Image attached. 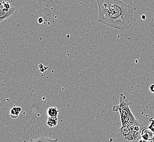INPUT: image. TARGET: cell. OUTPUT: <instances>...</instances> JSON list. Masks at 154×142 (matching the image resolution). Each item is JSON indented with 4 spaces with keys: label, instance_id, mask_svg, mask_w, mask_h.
<instances>
[{
    "label": "cell",
    "instance_id": "11",
    "mask_svg": "<svg viewBox=\"0 0 154 142\" xmlns=\"http://www.w3.org/2000/svg\"><path fill=\"white\" fill-rule=\"evenodd\" d=\"M149 90L150 92L154 94V84H152V85L149 86Z\"/></svg>",
    "mask_w": 154,
    "mask_h": 142
},
{
    "label": "cell",
    "instance_id": "10",
    "mask_svg": "<svg viewBox=\"0 0 154 142\" xmlns=\"http://www.w3.org/2000/svg\"><path fill=\"white\" fill-rule=\"evenodd\" d=\"M149 121L151 122H150V125L148 126L151 130L152 131V132H154V118H151L149 120Z\"/></svg>",
    "mask_w": 154,
    "mask_h": 142
},
{
    "label": "cell",
    "instance_id": "12",
    "mask_svg": "<svg viewBox=\"0 0 154 142\" xmlns=\"http://www.w3.org/2000/svg\"><path fill=\"white\" fill-rule=\"evenodd\" d=\"M38 21L39 24H42L43 22V20L42 18H39L38 19Z\"/></svg>",
    "mask_w": 154,
    "mask_h": 142
},
{
    "label": "cell",
    "instance_id": "7",
    "mask_svg": "<svg viewBox=\"0 0 154 142\" xmlns=\"http://www.w3.org/2000/svg\"><path fill=\"white\" fill-rule=\"evenodd\" d=\"M59 110L55 106H51L47 110V114L48 117H58Z\"/></svg>",
    "mask_w": 154,
    "mask_h": 142
},
{
    "label": "cell",
    "instance_id": "5",
    "mask_svg": "<svg viewBox=\"0 0 154 142\" xmlns=\"http://www.w3.org/2000/svg\"><path fill=\"white\" fill-rule=\"evenodd\" d=\"M141 139L148 142L154 141V134L152 131L149 127H145L140 131Z\"/></svg>",
    "mask_w": 154,
    "mask_h": 142
},
{
    "label": "cell",
    "instance_id": "14",
    "mask_svg": "<svg viewBox=\"0 0 154 142\" xmlns=\"http://www.w3.org/2000/svg\"><path fill=\"white\" fill-rule=\"evenodd\" d=\"M58 142V140H57V141H56V142Z\"/></svg>",
    "mask_w": 154,
    "mask_h": 142
},
{
    "label": "cell",
    "instance_id": "9",
    "mask_svg": "<svg viewBox=\"0 0 154 142\" xmlns=\"http://www.w3.org/2000/svg\"><path fill=\"white\" fill-rule=\"evenodd\" d=\"M58 124V117H48L47 124L49 127L57 126Z\"/></svg>",
    "mask_w": 154,
    "mask_h": 142
},
{
    "label": "cell",
    "instance_id": "13",
    "mask_svg": "<svg viewBox=\"0 0 154 142\" xmlns=\"http://www.w3.org/2000/svg\"><path fill=\"white\" fill-rule=\"evenodd\" d=\"M138 142H146V141H145V140H143V139H140V140H139V141Z\"/></svg>",
    "mask_w": 154,
    "mask_h": 142
},
{
    "label": "cell",
    "instance_id": "2",
    "mask_svg": "<svg viewBox=\"0 0 154 142\" xmlns=\"http://www.w3.org/2000/svg\"><path fill=\"white\" fill-rule=\"evenodd\" d=\"M132 104V102L128 101L123 94L120 95V103L118 106H113V110L114 112H119L121 122H123L125 119L132 114L130 108V106Z\"/></svg>",
    "mask_w": 154,
    "mask_h": 142
},
{
    "label": "cell",
    "instance_id": "8",
    "mask_svg": "<svg viewBox=\"0 0 154 142\" xmlns=\"http://www.w3.org/2000/svg\"><path fill=\"white\" fill-rule=\"evenodd\" d=\"M22 108L20 106H14L13 107L11 111H10V116L12 118H18V116H19V114L21 111Z\"/></svg>",
    "mask_w": 154,
    "mask_h": 142
},
{
    "label": "cell",
    "instance_id": "1",
    "mask_svg": "<svg viewBox=\"0 0 154 142\" xmlns=\"http://www.w3.org/2000/svg\"><path fill=\"white\" fill-rule=\"evenodd\" d=\"M98 22L116 30L126 31L132 25L136 9L120 0H96Z\"/></svg>",
    "mask_w": 154,
    "mask_h": 142
},
{
    "label": "cell",
    "instance_id": "3",
    "mask_svg": "<svg viewBox=\"0 0 154 142\" xmlns=\"http://www.w3.org/2000/svg\"><path fill=\"white\" fill-rule=\"evenodd\" d=\"M15 11V7L12 4L8 1H2L0 7V23L10 18L14 14Z\"/></svg>",
    "mask_w": 154,
    "mask_h": 142
},
{
    "label": "cell",
    "instance_id": "4",
    "mask_svg": "<svg viewBox=\"0 0 154 142\" xmlns=\"http://www.w3.org/2000/svg\"><path fill=\"white\" fill-rule=\"evenodd\" d=\"M140 139H141L140 131L131 130L130 132L128 135L119 139L118 141L119 142H138Z\"/></svg>",
    "mask_w": 154,
    "mask_h": 142
},
{
    "label": "cell",
    "instance_id": "6",
    "mask_svg": "<svg viewBox=\"0 0 154 142\" xmlns=\"http://www.w3.org/2000/svg\"><path fill=\"white\" fill-rule=\"evenodd\" d=\"M58 139H52L48 137L42 136L38 138L30 139L27 142H55Z\"/></svg>",
    "mask_w": 154,
    "mask_h": 142
}]
</instances>
